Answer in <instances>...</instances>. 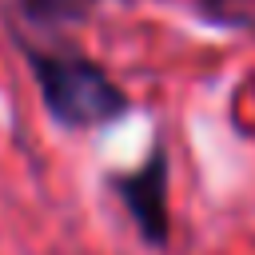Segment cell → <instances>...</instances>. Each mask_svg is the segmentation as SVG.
I'll return each instance as SVG.
<instances>
[{
    "label": "cell",
    "mask_w": 255,
    "mask_h": 255,
    "mask_svg": "<svg viewBox=\"0 0 255 255\" xmlns=\"http://www.w3.org/2000/svg\"><path fill=\"white\" fill-rule=\"evenodd\" d=\"M36 76L48 108L64 124H104L124 112V92L80 56H36Z\"/></svg>",
    "instance_id": "1"
},
{
    "label": "cell",
    "mask_w": 255,
    "mask_h": 255,
    "mask_svg": "<svg viewBox=\"0 0 255 255\" xmlns=\"http://www.w3.org/2000/svg\"><path fill=\"white\" fill-rule=\"evenodd\" d=\"M120 191H124V203L131 207L139 231L151 243H163L167 239V163H163V151H155L135 175H128L120 183Z\"/></svg>",
    "instance_id": "2"
}]
</instances>
